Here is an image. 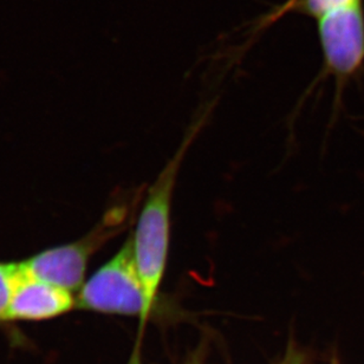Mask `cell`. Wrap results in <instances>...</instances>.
I'll return each instance as SVG.
<instances>
[{"label":"cell","instance_id":"cell-6","mask_svg":"<svg viewBox=\"0 0 364 364\" xmlns=\"http://www.w3.org/2000/svg\"><path fill=\"white\" fill-rule=\"evenodd\" d=\"M24 273L23 262L0 263V317L10 304L14 289Z\"/></svg>","mask_w":364,"mask_h":364},{"label":"cell","instance_id":"cell-4","mask_svg":"<svg viewBox=\"0 0 364 364\" xmlns=\"http://www.w3.org/2000/svg\"><path fill=\"white\" fill-rule=\"evenodd\" d=\"M318 33L326 71L337 87L354 76L364 63V14L362 0L323 14Z\"/></svg>","mask_w":364,"mask_h":364},{"label":"cell","instance_id":"cell-1","mask_svg":"<svg viewBox=\"0 0 364 364\" xmlns=\"http://www.w3.org/2000/svg\"><path fill=\"white\" fill-rule=\"evenodd\" d=\"M206 116L193 123L176 153L166 162L155 181L144 192L137 213L136 228L132 235L137 271L149 301L156 303L159 289L165 277L168 262L172 208L180 169Z\"/></svg>","mask_w":364,"mask_h":364},{"label":"cell","instance_id":"cell-2","mask_svg":"<svg viewBox=\"0 0 364 364\" xmlns=\"http://www.w3.org/2000/svg\"><path fill=\"white\" fill-rule=\"evenodd\" d=\"M144 194V191L139 189L129 199L110 207L95 228L76 242L51 247L23 260L26 270L38 279L78 292L85 285L91 258L129 226Z\"/></svg>","mask_w":364,"mask_h":364},{"label":"cell","instance_id":"cell-7","mask_svg":"<svg viewBox=\"0 0 364 364\" xmlns=\"http://www.w3.org/2000/svg\"><path fill=\"white\" fill-rule=\"evenodd\" d=\"M358 0H303L301 6L306 14L319 18L323 14L337 10L341 7L348 6Z\"/></svg>","mask_w":364,"mask_h":364},{"label":"cell","instance_id":"cell-9","mask_svg":"<svg viewBox=\"0 0 364 364\" xmlns=\"http://www.w3.org/2000/svg\"><path fill=\"white\" fill-rule=\"evenodd\" d=\"M333 364H337V361H333Z\"/></svg>","mask_w":364,"mask_h":364},{"label":"cell","instance_id":"cell-5","mask_svg":"<svg viewBox=\"0 0 364 364\" xmlns=\"http://www.w3.org/2000/svg\"><path fill=\"white\" fill-rule=\"evenodd\" d=\"M73 309H76L73 292L36 278L25 267L24 276L14 289L0 322L44 321L64 315Z\"/></svg>","mask_w":364,"mask_h":364},{"label":"cell","instance_id":"cell-3","mask_svg":"<svg viewBox=\"0 0 364 364\" xmlns=\"http://www.w3.org/2000/svg\"><path fill=\"white\" fill-rule=\"evenodd\" d=\"M155 303L149 301L137 271L132 235L78 291L76 309L107 315L136 316L144 326Z\"/></svg>","mask_w":364,"mask_h":364},{"label":"cell","instance_id":"cell-8","mask_svg":"<svg viewBox=\"0 0 364 364\" xmlns=\"http://www.w3.org/2000/svg\"><path fill=\"white\" fill-rule=\"evenodd\" d=\"M128 364H142L141 363L140 349H139V346H137V347L135 348V350L133 351V354H132V358H130Z\"/></svg>","mask_w":364,"mask_h":364}]
</instances>
